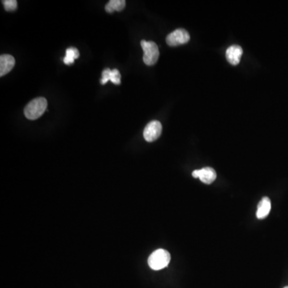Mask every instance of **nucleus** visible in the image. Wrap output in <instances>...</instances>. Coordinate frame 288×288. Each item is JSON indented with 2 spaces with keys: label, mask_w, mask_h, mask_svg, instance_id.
I'll return each instance as SVG.
<instances>
[{
  "label": "nucleus",
  "mask_w": 288,
  "mask_h": 288,
  "mask_svg": "<svg viewBox=\"0 0 288 288\" xmlns=\"http://www.w3.org/2000/svg\"><path fill=\"white\" fill-rule=\"evenodd\" d=\"M48 108V101L45 98L39 97L31 100L24 109V115L28 119L36 120L44 114Z\"/></svg>",
  "instance_id": "1"
},
{
  "label": "nucleus",
  "mask_w": 288,
  "mask_h": 288,
  "mask_svg": "<svg viewBox=\"0 0 288 288\" xmlns=\"http://www.w3.org/2000/svg\"><path fill=\"white\" fill-rule=\"evenodd\" d=\"M170 261V253L164 249H159L150 255L148 258V265L152 269L159 271L168 267Z\"/></svg>",
  "instance_id": "2"
},
{
  "label": "nucleus",
  "mask_w": 288,
  "mask_h": 288,
  "mask_svg": "<svg viewBox=\"0 0 288 288\" xmlns=\"http://www.w3.org/2000/svg\"><path fill=\"white\" fill-rule=\"evenodd\" d=\"M141 47L144 52L143 58L144 63L147 66L156 64L158 58L160 57V51L157 44L153 41L147 42L142 40Z\"/></svg>",
  "instance_id": "3"
},
{
  "label": "nucleus",
  "mask_w": 288,
  "mask_h": 288,
  "mask_svg": "<svg viewBox=\"0 0 288 288\" xmlns=\"http://www.w3.org/2000/svg\"><path fill=\"white\" fill-rule=\"evenodd\" d=\"M190 40V35L185 29H176L167 36L166 42L171 47H176L187 44Z\"/></svg>",
  "instance_id": "4"
},
{
  "label": "nucleus",
  "mask_w": 288,
  "mask_h": 288,
  "mask_svg": "<svg viewBox=\"0 0 288 288\" xmlns=\"http://www.w3.org/2000/svg\"><path fill=\"white\" fill-rule=\"evenodd\" d=\"M162 133V124L160 121L153 120L146 126L143 137L147 142H153L160 138Z\"/></svg>",
  "instance_id": "5"
},
{
  "label": "nucleus",
  "mask_w": 288,
  "mask_h": 288,
  "mask_svg": "<svg viewBox=\"0 0 288 288\" xmlns=\"http://www.w3.org/2000/svg\"><path fill=\"white\" fill-rule=\"evenodd\" d=\"M192 176L194 178H199L200 180L206 183V184H211L214 181L216 180V171L212 168H202L200 170H195L192 172Z\"/></svg>",
  "instance_id": "6"
},
{
  "label": "nucleus",
  "mask_w": 288,
  "mask_h": 288,
  "mask_svg": "<svg viewBox=\"0 0 288 288\" xmlns=\"http://www.w3.org/2000/svg\"><path fill=\"white\" fill-rule=\"evenodd\" d=\"M243 55V49L240 46L232 45L228 48L226 52V57L230 64L238 65L240 62V58Z\"/></svg>",
  "instance_id": "7"
},
{
  "label": "nucleus",
  "mask_w": 288,
  "mask_h": 288,
  "mask_svg": "<svg viewBox=\"0 0 288 288\" xmlns=\"http://www.w3.org/2000/svg\"><path fill=\"white\" fill-rule=\"evenodd\" d=\"M15 60L10 55L0 56V76L2 77L10 72L15 66Z\"/></svg>",
  "instance_id": "8"
},
{
  "label": "nucleus",
  "mask_w": 288,
  "mask_h": 288,
  "mask_svg": "<svg viewBox=\"0 0 288 288\" xmlns=\"http://www.w3.org/2000/svg\"><path fill=\"white\" fill-rule=\"evenodd\" d=\"M271 208H272V203H271L269 198H263L258 205L257 212H256V216H257L258 219L263 220L264 218L267 217L268 214L270 213Z\"/></svg>",
  "instance_id": "9"
},
{
  "label": "nucleus",
  "mask_w": 288,
  "mask_h": 288,
  "mask_svg": "<svg viewBox=\"0 0 288 288\" xmlns=\"http://www.w3.org/2000/svg\"><path fill=\"white\" fill-rule=\"evenodd\" d=\"M126 6V1L124 0H111L105 6L107 12L113 13L114 11H121Z\"/></svg>",
  "instance_id": "10"
},
{
  "label": "nucleus",
  "mask_w": 288,
  "mask_h": 288,
  "mask_svg": "<svg viewBox=\"0 0 288 288\" xmlns=\"http://www.w3.org/2000/svg\"><path fill=\"white\" fill-rule=\"evenodd\" d=\"M79 52L75 48H69L66 50V56L63 58L65 64L71 65L76 58H79Z\"/></svg>",
  "instance_id": "11"
},
{
  "label": "nucleus",
  "mask_w": 288,
  "mask_h": 288,
  "mask_svg": "<svg viewBox=\"0 0 288 288\" xmlns=\"http://www.w3.org/2000/svg\"><path fill=\"white\" fill-rule=\"evenodd\" d=\"M110 81L115 84L119 85L121 83V75L120 72L117 69H113L111 71Z\"/></svg>",
  "instance_id": "12"
},
{
  "label": "nucleus",
  "mask_w": 288,
  "mask_h": 288,
  "mask_svg": "<svg viewBox=\"0 0 288 288\" xmlns=\"http://www.w3.org/2000/svg\"><path fill=\"white\" fill-rule=\"evenodd\" d=\"M2 3H3V6H4L5 10L6 11H13V10H16V0H4V1H2Z\"/></svg>",
  "instance_id": "13"
},
{
  "label": "nucleus",
  "mask_w": 288,
  "mask_h": 288,
  "mask_svg": "<svg viewBox=\"0 0 288 288\" xmlns=\"http://www.w3.org/2000/svg\"><path fill=\"white\" fill-rule=\"evenodd\" d=\"M111 71H112L111 69L107 68L102 72V79L100 80V83L103 85L106 84L108 81H110Z\"/></svg>",
  "instance_id": "14"
},
{
  "label": "nucleus",
  "mask_w": 288,
  "mask_h": 288,
  "mask_svg": "<svg viewBox=\"0 0 288 288\" xmlns=\"http://www.w3.org/2000/svg\"><path fill=\"white\" fill-rule=\"evenodd\" d=\"M288 288V287H285V288Z\"/></svg>",
  "instance_id": "15"
}]
</instances>
